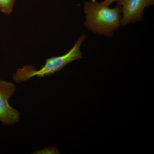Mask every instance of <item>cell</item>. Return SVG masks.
I'll return each instance as SVG.
<instances>
[{
	"label": "cell",
	"mask_w": 154,
	"mask_h": 154,
	"mask_svg": "<svg viewBox=\"0 0 154 154\" xmlns=\"http://www.w3.org/2000/svg\"><path fill=\"white\" fill-rule=\"evenodd\" d=\"M118 0H105L104 2H102L103 5L106 6H109L110 5L115 2H117Z\"/></svg>",
	"instance_id": "7"
},
{
	"label": "cell",
	"mask_w": 154,
	"mask_h": 154,
	"mask_svg": "<svg viewBox=\"0 0 154 154\" xmlns=\"http://www.w3.org/2000/svg\"><path fill=\"white\" fill-rule=\"evenodd\" d=\"M15 90L14 84L0 80V121L4 125H12L19 121L20 113L8 103Z\"/></svg>",
	"instance_id": "3"
},
{
	"label": "cell",
	"mask_w": 154,
	"mask_h": 154,
	"mask_svg": "<svg viewBox=\"0 0 154 154\" xmlns=\"http://www.w3.org/2000/svg\"><path fill=\"white\" fill-rule=\"evenodd\" d=\"M35 154H59L57 149L56 147H51L45 149L43 150L38 151Z\"/></svg>",
	"instance_id": "6"
},
{
	"label": "cell",
	"mask_w": 154,
	"mask_h": 154,
	"mask_svg": "<svg viewBox=\"0 0 154 154\" xmlns=\"http://www.w3.org/2000/svg\"><path fill=\"white\" fill-rule=\"evenodd\" d=\"M117 5L121 9V25L140 22L142 20L144 11L154 4V0H118Z\"/></svg>",
	"instance_id": "4"
},
{
	"label": "cell",
	"mask_w": 154,
	"mask_h": 154,
	"mask_svg": "<svg viewBox=\"0 0 154 154\" xmlns=\"http://www.w3.org/2000/svg\"><path fill=\"white\" fill-rule=\"evenodd\" d=\"M84 11L86 14L84 26L99 35L111 37L121 25L122 13L120 7L110 8L96 0L86 2Z\"/></svg>",
	"instance_id": "1"
},
{
	"label": "cell",
	"mask_w": 154,
	"mask_h": 154,
	"mask_svg": "<svg viewBox=\"0 0 154 154\" xmlns=\"http://www.w3.org/2000/svg\"><path fill=\"white\" fill-rule=\"evenodd\" d=\"M16 0H0V11L6 15L12 13Z\"/></svg>",
	"instance_id": "5"
},
{
	"label": "cell",
	"mask_w": 154,
	"mask_h": 154,
	"mask_svg": "<svg viewBox=\"0 0 154 154\" xmlns=\"http://www.w3.org/2000/svg\"><path fill=\"white\" fill-rule=\"evenodd\" d=\"M86 38L85 34L81 35L67 53L61 56L47 59L45 64L40 69L36 70L35 67L31 65L25 66L22 69H18L13 76L14 81L16 82L21 83L34 76L43 77L53 74L59 71L72 62L83 58L80 48Z\"/></svg>",
	"instance_id": "2"
}]
</instances>
